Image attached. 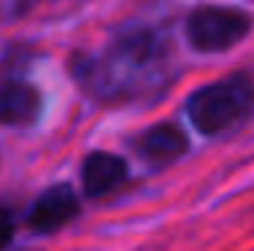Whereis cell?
Wrapping results in <instances>:
<instances>
[{
	"label": "cell",
	"mask_w": 254,
	"mask_h": 251,
	"mask_svg": "<svg viewBox=\"0 0 254 251\" xmlns=\"http://www.w3.org/2000/svg\"><path fill=\"white\" fill-rule=\"evenodd\" d=\"M71 74L98 101H148L172 83V48L154 27H125L101 54L74 57Z\"/></svg>",
	"instance_id": "6da1fadb"
},
{
	"label": "cell",
	"mask_w": 254,
	"mask_h": 251,
	"mask_svg": "<svg viewBox=\"0 0 254 251\" xmlns=\"http://www.w3.org/2000/svg\"><path fill=\"white\" fill-rule=\"evenodd\" d=\"M254 110V83L246 74H234L228 80L210 83L198 92H192L187 104V116L201 133L216 136L234 125H240Z\"/></svg>",
	"instance_id": "7a4b0ae2"
},
{
	"label": "cell",
	"mask_w": 254,
	"mask_h": 251,
	"mask_svg": "<svg viewBox=\"0 0 254 251\" xmlns=\"http://www.w3.org/2000/svg\"><path fill=\"white\" fill-rule=\"evenodd\" d=\"M252 30V18L231 6H198L187 18V39L195 51L216 54L240 45Z\"/></svg>",
	"instance_id": "3957f363"
},
{
	"label": "cell",
	"mask_w": 254,
	"mask_h": 251,
	"mask_svg": "<svg viewBox=\"0 0 254 251\" xmlns=\"http://www.w3.org/2000/svg\"><path fill=\"white\" fill-rule=\"evenodd\" d=\"M77 213H80V201H77L74 189L60 184V187H51L36 198V204L27 213V225L36 234H57Z\"/></svg>",
	"instance_id": "277c9868"
},
{
	"label": "cell",
	"mask_w": 254,
	"mask_h": 251,
	"mask_svg": "<svg viewBox=\"0 0 254 251\" xmlns=\"http://www.w3.org/2000/svg\"><path fill=\"white\" fill-rule=\"evenodd\" d=\"M42 116V95L24 80H9L0 86V125L33 127Z\"/></svg>",
	"instance_id": "5b68a950"
},
{
	"label": "cell",
	"mask_w": 254,
	"mask_h": 251,
	"mask_svg": "<svg viewBox=\"0 0 254 251\" xmlns=\"http://www.w3.org/2000/svg\"><path fill=\"white\" fill-rule=\"evenodd\" d=\"M80 178H83V189L92 198H98V195H107L127 181V163L110 151H92L83 160Z\"/></svg>",
	"instance_id": "8992f818"
},
{
	"label": "cell",
	"mask_w": 254,
	"mask_h": 251,
	"mask_svg": "<svg viewBox=\"0 0 254 251\" xmlns=\"http://www.w3.org/2000/svg\"><path fill=\"white\" fill-rule=\"evenodd\" d=\"M187 148H190L187 133L178 125H157L151 130H145L136 142V151L151 166H169V163L181 160L187 154Z\"/></svg>",
	"instance_id": "52a82bcc"
},
{
	"label": "cell",
	"mask_w": 254,
	"mask_h": 251,
	"mask_svg": "<svg viewBox=\"0 0 254 251\" xmlns=\"http://www.w3.org/2000/svg\"><path fill=\"white\" fill-rule=\"evenodd\" d=\"M12 234H15V219H12V210L0 204V251L12 243Z\"/></svg>",
	"instance_id": "ba28073f"
},
{
	"label": "cell",
	"mask_w": 254,
	"mask_h": 251,
	"mask_svg": "<svg viewBox=\"0 0 254 251\" xmlns=\"http://www.w3.org/2000/svg\"><path fill=\"white\" fill-rule=\"evenodd\" d=\"M30 3H33V0H0V21L21 15V12H24Z\"/></svg>",
	"instance_id": "9c48e42d"
}]
</instances>
